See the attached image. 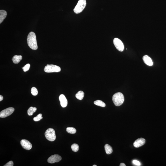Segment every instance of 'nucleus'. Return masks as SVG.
Returning a JSON list of instances; mask_svg holds the SVG:
<instances>
[{"label":"nucleus","instance_id":"nucleus-1","mask_svg":"<svg viewBox=\"0 0 166 166\" xmlns=\"http://www.w3.org/2000/svg\"><path fill=\"white\" fill-rule=\"evenodd\" d=\"M27 42L29 47L33 50H36L38 49L36 35L33 32H30L27 39Z\"/></svg>","mask_w":166,"mask_h":166},{"label":"nucleus","instance_id":"nucleus-2","mask_svg":"<svg viewBox=\"0 0 166 166\" xmlns=\"http://www.w3.org/2000/svg\"><path fill=\"white\" fill-rule=\"evenodd\" d=\"M112 100L116 106H120L123 103L124 101L123 94L120 92L117 93L113 95Z\"/></svg>","mask_w":166,"mask_h":166},{"label":"nucleus","instance_id":"nucleus-3","mask_svg":"<svg viewBox=\"0 0 166 166\" xmlns=\"http://www.w3.org/2000/svg\"><path fill=\"white\" fill-rule=\"evenodd\" d=\"M86 5V0H79L74 9V12L76 14L80 13L84 10Z\"/></svg>","mask_w":166,"mask_h":166},{"label":"nucleus","instance_id":"nucleus-4","mask_svg":"<svg viewBox=\"0 0 166 166\" xmlns=\"http://www.w3.org/2000/svg\"><path fill=\"white\" fill-rule=\"evenodd\" d=\"M45 135L47 139L50 141H54L56 138L55 130L52 128H49L46 130Z\"/></svg>","mask_w":166,"mask_h":166},{"label":"nucleus","instance_id":"nucleus-5","mask_svg":"<svg viewBox=\"0 0 166 166\" xmlns=\"http://www.w3.org/2000/svg\"><path fill=\"white\" fill-rule=\"evenodd\" d=\"M44 71L47 73L58 72L60 71L61 69L56 65L47 64L44 68Z\"/></svg>","mask_w":166,"mask_h":166},{"label":"nucleus","instance_id":"nucleus-6","mask_svg":"<svg viewBox=\"0 0 166 166\" xmlns=\"http://www.w3.org/2000/svg\"><path fill=\"white\" fill-rule=\"evenodd\" d=\"M15 109L13 107H9L1 111L0 113V117L5 118L7 117L13 113Z\"/></svg>","mask_w":166,"mask_h":166},{"label":"nucleus","instance_id":"nucleus-7","mask_svg":"<svg viewBox=\"0 0 166 166\" xmlns=\"http://www.w3.org/2000/svg\"><path fill=\"white\" fill-rule=\"evenodd\" d=\"M113 43L117 49L120 52H122L124 49L123 43L120 39L117 38H115L113 40Z\"/></svg>","mask_w":166,"mask_h":166},{"label":"nucleus","instance_id":"nucleus-8","mask_svg":"<svg viewBox=\"0 0 166 166\" xmlns=\"http://www.w3.org/2000/svg\"><path fill=\"white\" fill-rule=\"evenodd\" d=\"M62 157L58 154L52 155L49 157L47 160V162L49 163H54L58 162L61 160Z\"/></svg>","mask_w":166,"mask_h":166},{"label":"nucleus","instance_id":"nucleus-9","mask_svg":"<svg viewBox=\"0 0 166 166\" xmlns=\"http://www.w3.org/2000/svg\"><path fill=\"white\" fill-rule=\"evenodd\" d=\"M20 144L22 147L27 150H31L32 147V145L31 143L27 140H22L21 141Z\"/></svg>","mask_w":166,"mask_h":166},{"label":"nucleus","instance_id":"nucleus-10","mask_svg":"<svg viewBox=\"0 0 166 166\" xmlns=\"http://www.w3.org/2000/svg\"><path fill=\"white\" fill-rule=\"evenodd\" d=\"M146 142L145 139L140 138L138 139L134 142V146L136 148H138L144 145Z\"/></svg>","mask_w":166,"mask_h":166},{"label":"nucleus","instance_id":"nucleus-11","mask_svg":"<svg viewBox=\"0 0 166 166\" xmlns=\"http://www.w3.org/2000/svg\"><path fill=\"white\" fill-rule=\"evenodd\" d=\"M59 99L62 107H66L68 105V102L65 95L63 94L61 95L59 97Z\"/></svg>","mask_w":166,"mask_h":166},{"label":"nucleus","instance_id":"nucleus-12","mask_svg":"<svg viewBox=\"0 0 166 166\" xmlns=\"http://www.w3.org/2000/svg\"><path fill=\"white\" fill-rule=\"evenodd\" d=\"M143 60L145 63L149 66H152L153 62L151 59L147 55H145L143 57Z\"/></svg>","mask_w":166,"mask_h":166},{"label":"nucleus","instance_id":"nucleus-13","mask_svg":"<svg viewBox=\"0 0 166 166\" xmlns=\"http://www.w3.org/2000/svg\"><path fill=\"white\" fill-rule=\"evenodd\" d=\"M7 15V13L5 11L1 10L0 11V23H1L3 20L6 18Z\"/></svg>","mask_w":166,"mask_h":166},{"label":"nucleus","instance_id":"nucleus-14","mask_svg":"<svg viewBox=\"0 0 166 166\" xmlns=\"http://www.w3.org/2000/svg\"><path fill=\"white\" fill-rule=\"evenodd\" d=\"M22 57L21 55H15L13 57L12 60L13 63L15 64H18L22 60Z\"/></svg>","mask_w":166,"mask_h":166},{"label":"nucleus","instance_id":"nucleus-15","mask_svg":"<svg viewBox=\"0 0 166 166\" xmlns=\"http://www.w3.org/2000/svg\"><path fill=\"white\" fill-rule=\"evenodd\" d=\"M105 150L106 154H111L113 152L112 147L108 144L105 145Z\"/></svg>","mask_w":166,"mask_h":166},{"label":"nucleus","instance_id":"nucleus-16","mask_svg":"<svg viewBox=\"0 0 166 166\" xmlns=\"http://www.w3.org/2000/svg\"><path fill=\"white\" fill-rule=\"evenodd\" d=\"M84 93L82 91H80L76 94V96L77 98L79 100H82L84 98Z\"/></svg>","mask_w":166,"mask_h":166},{"label":"nucleus","instance_id":"nucleus-17","mask_svg":"<svg viewBox=\"0 0 166 166\" xmlns=\"http://www.w3.org/2000/svg\"><path fill=\"white\" fill-rule=\"evenodd\" d=\"M94 104L98 106L102 107H105L106 104L100 100H97L94 102Z\"/></svg>","mask_w":166,"mask_h":166},{"label":"nucleus","instance_id":"nucleus-18","mask_svg":"<svg viewBox=\"0 0 166 166\" xmlns=\"http://www.w3.org/2000/svg\"><path fill=\"white\" fill-rule=\"evenodd\" d=\"M37 108L36 107H31L28 110V115L31 116L34 113L36 112Z\"/></svg>","mask_w":166,"mask_h":166},{"label":"nucleus","instance_id":"nucleus-19","mask_svg":"<svg viewBox=\"0 0 166 166\" xmlns=\"http://www.w3.org/2000/svg\"><path fill=\"white\" fill-rule=\"evenodd\" d=\"M67 131L68 133L71 134H74L76 133V129L74 127H69L67 128Z\"/></svg>","mask_w":166,"mask_h":166},{"label":"nucleus","instance_id":"nucleus-20","mask_svg":"<svg viewBox=\"0 0 166 166\" xmlns=\"http://www.w3.org/2000/svg\"><path fill=\"white\" fill-rule=\"evenodd\" d=\"M71 149L74 152H77L78 151L79 149V146L76 144H74L72 145Z\"/></svg>","mask_w":166,"mask_h":166},{"label":"nucleus","instance_id":"nucleus-21","mask_svg":"<svg viewBox=\"0 0 166 166\" xmlns=\"http://www.w3.org/2000/svg\"><path fill=\"white\" fill-rule=\"evenodd\" d=\"M31 93L34 96H36L38 95V91L37 89L35 87L32 88L31 90Z\"/></svg>","mask_w":166,"mask_h":166},{"label":"nucleus","instance_id":"nucleus-22","mask_svg":"<svg viewBox=\"0 0 166 166\" xmlns=\"http://www.w3.org/2000/svg\"><path fill=\"white\" fill-rule=\"evenodd\" d=\"M42 115L41 114H39L36 117L34 118L33 120L36 122H37V121L40 120L43 118Z\"/></svg>","mask_w":166,"mask_h":166},{"label":"nucleus","instance_id":"nucleus-23","mask_svg":"<svg viewBox=\"0 0 166 166\" xmlns=\"http://www.w3.org/2000/svg\"><path fill=\"white\" fill-rule=\"evenodd\" d=\"M30 67V65L29 64H27L25 65V66L23 67V71L24 72H26L28 71Z\"/></svg>","mask_w":166,"mask_h":166},{"label":"nucleus","instance_id":"nucleus-24","mask_svg":"<svg viewBox=\"0 0 166 166\" xmlns=\"http://www.w3.org/2000/svg\"><path fill=\"white\" fill-rule=\"evenodd\" d=\"M133 163L135 165L137 166L141 165V163L138 161L136 160H134L133 161Z\"/></svg>","mask_w":166,"mask_h":166},{"label":"nucleus","instance_id":"nucleus-25","mask_svg":"<svg viewBox=\"0 0 166 166\" xmlns=\"http://www.w3.org/2000/svg\"><path fill=\"white\" fill-rule=\"evenodd\" d=\"M14 165L13 162L12 161H10L6 164L4 166H13Z\"/></svg>","mask_w":166,"mask_h":166},{"label":"nucleus","instance_id":"nucleus-26","mask_svg":"<svg viewBox=\"0 0 166 166\" xmlns=\"http://www.w3.org/2000/svg\"><path fill=\"white\" fill-rule=\"evenodd\" d=\"M3 99V97L2 95H0V101H2Z\"/></svg>","mask_w":166,"mask_h":166},{"label":"nucleus","instance_id":"nucleus-27","mask_svg":"<svg viewBox=\"0 0 166 166\" xmlns=\"http://www.w3.org/2000/svg\"><path fill=\"white\" fill-rule=\"evenodd\" d=\"M120 166H126V165L124 163H121L120 165Z\"/></svg>","mask_w":166,"mask_h":166},{"label":"nucleus","instance_id":"nucleus-28","mask_svg":"<svg viewBox=\"0 0 166 166\" xmlns=\"http://www.w3.org/2000/svg\"><path fill=\"white\" fill-rule=\"evenodd\" d=\"M93 166H97V165H93Z\"/></svg>","mask_w":166,"mask_h":166}]
</instances>
